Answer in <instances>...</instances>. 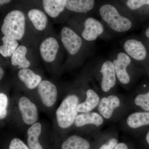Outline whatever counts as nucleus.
Returning <instances> with one entry per match:
<instances>
[{"label": "nucleus", "instance_id": "nucleus-8", "mask_svg": "<svg viewBox=\"0 0 149 149\" xmlns=\"http://www.w3.org/2000/svg\"><path fill=\"white\" fill-rule=\"evenodd\" d=\"M104 31L103 26L99 20L93 17H88L84 22L81 36L84 40L93 42L101 35Z\"/></svg>", "mask_w": 149, "mask_h": 149}, {"label": "nucleus", "instance_id": "nucleus-5", "mask_svg": "<svg viewBox=\"0 0 149 149\" xmlns=\"http://www.w3.org/2000/svg\"><path fill=\"white\" fill-rule=\"evenodd\" d=\"M60 37L62 45L69 56H74L79 53L83 45V39L74 30L65 26L61 31Z\"/></svg>", "mask_w": 149, "mask_h": 149}, {"label": "nucleus", "instance_id": "nucleus-19", "mask_svg": "<svg viewBox=\"0 0 149 149\" xmlns=\"http://www.w3.org/2000/svg\"><path fill=\"white\" fill-rule=\"evenodd\" d=\"M42 132V125L35 123L29 128L27 131V144L30 149H43L39 141V137Z\"/></svg>", "mask_w": 149, "mask_h": 149}, {"label": "nucleus", "instance_id": "nucleus-33", "mask_svg": "<svg viewBox=\"0 0 149 149\" xmlns=\"http://www.w3.org/2000/svg\"><path fill=\"white\" fill-rule=\"evenodd\" d=\"M146 139L147 142H148V143L149 145V131L148 132V133H147L146 137Z\"/></svg>", "mask_w": 149, "mask_h": 149}, {"label": "nucleus", "instance_id": "nucleus-31", "mask_svg": "<svg viewBox=\"0 0 149 149\" xmlns=\"http://www.w3.org/2000/svg\"><path fill=\"white\" fill-rule=\"evenodd\" d=\"M11 0H0V6H2L10 2Z\"/></svg>", "mask_w": 149, "mask_h": 149}, {"label": "nucleus", "instance_id": "nucleus-7", "mask_svg": "<svg viewBox=\"0 0 149 149\" xmlns=\"http://www.w3.org/2000/svg\"><path fill=\"white\" fill-rule=\"evenodd\" d=\"M37 89L43 104L49 107L53 106L57 98V89L56 85L49 80H42Z\"/></svg>", "mask_w": 149, "mask_h": 149}, {"label": "nucleus", "instance_id": "nucleus-20", "mask_svg": "<svg viewBox=\"0 0 149 149\" xmlns=\"http://www.w3.org/2000/svg\"><path fill=\"white\" fill-rule=\"evenodd\" d=\"M87 98L84 102L79 104L77 111L80 113H88L93 110L100 102V98L94 91L89 89L86 92Z\"/></svg>", "mask_w": 149, "mask_h": 149}, {"label": "nucleus", "instance_id": "nucleus-29", "mask_svg": "<svg viewBox=\"0 0 149 149\" xmlns=\"http://www.w3.org/2000/svg\"><path fill=\"white\" fill-rule=\"evenodd\" d=\"M113 149H128L127 145L124 143L117 144Z\"/></svg>", "mask_w": 149, "mask_h": 149}, {"label": "nucleus", "instance_id": "nucleus-18", "mask_svg": "<svg viewBox=\"0 0 149 149\" xmlns=\"http://www.w3.org/2000/svg\"><path fill=\"white\" fill-rule=\"evenodd\" d=\"M103 121V118L97 113H85L77 116L74 124L78 127L87 124H93L99 126L102 124Z\"/></svg>", "mask_w": 149, "mask_h": 149}, {"label": "nucleus", "instance_id": "nucleus-6", "mask_svg": "<svg viewBox=\"0 0 149 149\" xmlns=\"http://www.w3.org/2000/svg\"><path fill=\"white\" fill-rule=\"evenodd\" d=\"M18 107L22 120L25 124L32 125L38 119V112L37 107L27 97H22L19 101Z\"/></svg>", "mask_w": 149, "mask_h": 149}, {"label": "nucleus", "instance_id": "nucleus-25", "mask_svg": "<svg viewBox=\"0 0 149 149\" xmlns=\"http://www.w3.org/2000/svg\"><path fill=\"white\" fill-rule=\"evenodd\" d=\"M8 100L7 96L3 93H0V119L3 120L7 115Z\"/></svg>", "mask_w": 149, "mask_h": 149}, {"label": "nucleus", "instance_id": "nucleus-28", "mask_svg": "<svg viewBox=\"0 0 149 149\" xmlns=\"http://www.w3.org/2000/svg\"><path fill=\"white\" fill-rule=\"evenodd\" d=\"M118 143L116 139L113 138L110 139L106 143L104 144L98 149H113Z\"/></svg>", "mask_w": 149, "mask_h": 149}, {"label": "nucleus", "instance_id": "nucleus-11", "mask_svg": "<svg viewBox=\"0 0 149 149\" xmlns=\"http://www.w3.org/2000/svg\"><path fill=\"white\" fill-rule=\"evenodd\" d=\"M100 72L102 74L101 87L104 92H107L114 87L116 83L115 70L113 63L110 61L104 62Z\"/></svg>", "mask_w": 149, "mask_h": 149}, {"label": "nucleus", "instance_id": "nucleus-9", "mask_svg": "<svg viewBox=\"0 0 149 149\" xmlns=\"http://www.w3.org/2000/svg\"><path fill=\"white\" fill-rule=\"evenodd\" d=\"M130 63L129 56L123 52L118 54L117 58L113 62L117 78L123 84H127L130 82V77L126 69Z\"/></svg>", "mask_w": 149, "mask_h": 149}, {"label": "nucleus", "instance_id": "nucleus-17", "mask_svg": "<svg viewBox=\"0 0 149 149\" xmlns=\"http://www.w3.org/2000/svg\"><path fill=\"white\" fill-rule=\"evenodd\" d=\"M65 8L78 13H83L93 9L95 0H65Z\"/></svg>", "mask_w": 149, "mask_h": 149}, {"label": "nucleus", "instance_id": "nucleus-32", "mask_svg": "<svg viewBox=\"0 0 149 149\" xmlns=\"http://www.w3.org/2000/svg\"><path fill=\"white\" fill-rule=\"evenodd\" d=\"M146 35L148 38H149V27L146 31Z\"/></svg>", "mask_w": 149, "mask_h": 149}, {"label": "nucleus", "instance_id": "nucleus-21", "mask_svg": "<svg viewBox=\"0 0 149 149\" xmlns=\"http://www.w3.org/2000/svg\"><path fill=\"white\" fill-rule=\"evenodd\" d=\"M2 45L0 47V54L4 58L11 57L19 46L17 40L3 35L1 38Z\"/></svg>", "mask_w": 149, "mask_h": 149}, {"label": "nucleus", "instance_id": "nucleus-24", "mask_svg": "<svg viewBox=\"0 0 149 149\" xmlns=\"http://www.w3.org/2000/svg\"><path fill=\"white\" fill-rule=\"evenodd\" d=\"M135 103L144 110L149 111V92L138 95L135 98Z\"/></svg>", "mask_w": 149, "mask_h": 149}, {"label": "nucleus", "instance_id": "nucleus-16", "mask_svg": "<svg viewBox=\"0 0 149 149\" xmlns=\"http://www.w3.org/2000/svg\"><path fill=\"white\" fill-rule=\"evenodd\" d=\"M45 12L51 18L58 17L65 8V0H42Z\"/></svg>", "mask_w": 149, "mask_h": 149}, {"label": "nucleus", "instance_id": "nucleus-2", "mask_svg": "<svg viewBox=\"0 0 149 149\" xmlns=\"http://www.w3.org/2000/svg\"><path fill=\"white\" fill-rule=\"evenodd\" d=\"M78 104L79 99L76 95H68L63 100L56 113L57 122L60 128H69L74 123L78 112Z\"/></svg>", "mask_w": 149, "mask_h": 149}, {"label": "nucleus", "instance_id": "nucleus-15", "mask_svg": "<svg viewBox=\"0 0 149 149\" xmlns=\"http://www.w3.org/2000/svg\"><path fill=\"white\" fill-rule=\"evenodd\" d=\"M28 49L25 45H19L10 57L11 63L19 69L28 68L31 62L27 58Z\"/></svg>", "mask_w": 149, "mask_h": 149}, {"label": "nucleus", "instance_id": "nucleus-14", "mask_svg": "<svg viewBox=\"0 0 149 149\" xmlns=\"http://www.w3.org/2000/svg\"><path fill=\"white\" fill-rule=\"evenodd\" d=\"M17 76L19 80L30 90L37 88L42 80L40 75L29 68L19 69Z\"/></svg>", "mask_w": 149, "mask_h": 149}, {"label": "nucleus", "instance_id": "nucleus-13", "mask_svg": "<svg viewBox=\"0 0 149 149\" xmlns=\"http://www.w3.org/2000/svg\"><path fill=\"white\" fill-rule=\"evenodd\" d=\"M120 100L118 97L115 95H110L107 97L102 98L99 102V112L104 118H110L115 109L120 106Z\"/></svg>", "mask_w": 149, "mask_h": 149}, {"label": "nucleus", "instance_id": "nucleus-27", "mask_svg": "<svg viewBox=\"0 0 149 149\" xmlns=\"http://www.w3.org/2000/svg\"><path fill=\"white\" fill-rule=\"evenodd\" d=\"M9 149H30L20 139L15 138L12 140Z\"/></svg>", "mask_w": 149, "mask_h": 149}, {"label": "nucleus", "instance_id": "nucleus-12", "mask_svg": "<svg viewBox=\"0 0 149 149\" xmlns=\"http://www.w3.org/2000/svg\"><path fill=\"white\" fill-rule=\"evenodd\" d=\"M123 47L127 54L136 61H143L146 57V49L139 40L134 39L127 40Z\"/></svg>", "mask_w": 149, "mask_h": 149}, {"label": "nucleus", "instance_id": "nucleus-22", "mask_svg": "<svg viewBox=\"0 0 149 149\" xmlns=\"http://www.w3.org/2000/svg\"><path fill=\"white\" fill-rule=\"evenodd\" d=\"M127 123L129 127L133 128L149 125V112H139L132 113L127 118Z\"/></svg>", "mask_w": 149, "mask_h": 149}, {"label": "nucleus", "instance_id": "nucleus-4", "mask_svg": "<svg viewBox=\"0 0 149 149\" xmlns=\"http://www.w3.org/2000/svg\"><path fill=\"white\" fill-rule=\"evenodd\" d=\"M61 46L59 41L54 36L45 37L39 47V53L43 61L49 63L55 61L59 55Z\"/></svg>", "mask_w": 149, "mask_h": 149}, {"label": "nucleus", "instance_id": "nucleus-26", "mask_svg": "<svg viewBox=\"0 0 149 149\" xmlns=\"http://www.w3.org/2000/svg\"><path fill=\"white\" fill-rule=\"evenodd\" d=\"M126 5L130 9L136 10L145 5H149V0H128Z\"/></svg>", "mask_w": 149, "mask_h": 149}, {"label": "nucleus", "instance_id": "nucleus-1", "mask_svg": "<svg viewBox=\"0 0 149 149\" xmlns=\"http://www.w3.org/2000/svg\"><path fill=\"white\" fill-rule=\"evenodd\" d=\"M33 29L25 14L15 10L8 13L5 17L1 25V31L4 36H8L18 42L25 40L27 32Z\"/></svg>", "mask_w": 149, "mask_h": 149}, {"label": "nucleus", "instance_id": "nucleus-23", "mask_svg": "<svg viewBox=\"0 0 149 149\" xmlns=\"http://www.w3.org/2000/svg\"><path fill=\"white\" fill-rule=\"evenodd\" d=\"M62 149H90V144L86 139L77 136L70 137L63 143Z\"/></svg>", "mask_w": 149, "mask_h": 149}, {"label": "nucleus", "instance_id": "nucleus-10", "mask_svg": "<svg viewBox=\"0 0 149 149\" xmlns=\"http://www.w3.org/2000/svg\"><path fill=\"white\" fill-rule=\"evenodd\" d=\"M28 20L35 32H45L48 28L49 19L47 15L38 9H32L27 14Z\"/></svg>", "mask_w": 149, "mask_h": 149}, {"label": "nucleus", "instance_id": "nucleus-3", "mask_svg": "<svg viewBox=\"0 0 149 149\" xmlns=\"http://www.w3.org/2000/svg\"><path fill=\"white\" fill-rule=\"evenodd\" d=\"M100 14L104 21L116 32H126L132 27V23L130 19L120 15L117 9L111 5L102 6Z\"/></svg>", "mask_w": 149, "mask_h": 149}, {"label": "nucleus", "instance_id": "nucleus-30", "mask_svg": "<svg viewBox=\"0 0 149 149\" xmlns=\"http://www.w3.org/2000/svg\"><path fill=\"white\" fill-rule=\"evenodd\" d=\"M5 72L4 70L3 69L1 66L0 67V80H2L3 77L4 76Z\"/></svg>", "mask_w": 149, "mask_h": 149}]
</instances>
